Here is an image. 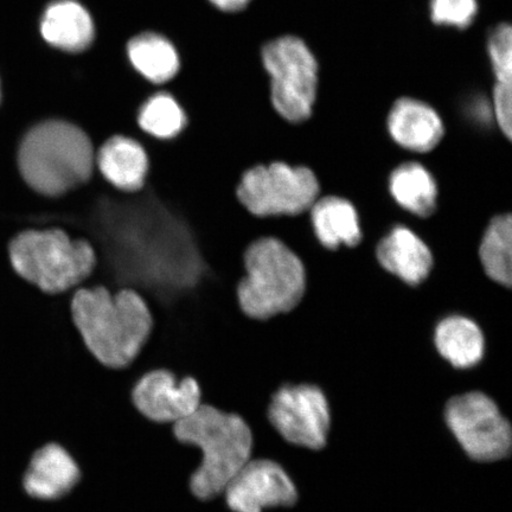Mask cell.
<instances>
[{
  "instance_id": "15",
  "label": "cell",
  "mask_w": 512,
  "mask_h": 512,
  "mask_svg": "<svg viewBox=\"0 0 512 512\" xmlns=\"http://www.w3.org/2000/svg\"><path fill=\"white\" fill-rule=\"evenodd\" d=\"M95 160L101 175L114 188L134 192L144 187L149 158L136 140L113 137L101 146Z\"/></svg>"
},
{
  "instance_id": "13",
  "label": "cell",
  "mask_w": 512,
  "mask_h": 512,
  "mask_svg": "<svg viewBox=\"0 0 512 512\" xmlns=\"http://www.w3.org/2000/svg\"><path fill=\"white\" fill-rule=\"evenodd\" d=\"M79 478V467L70 454L60 445L49 444L32 457L23 485L31 497L51 501L68 494Z\"/></svg>"
},
{
  "instance_id": "4",
  "label": "cell",
  "mask_w": 512,
  "mask_h": 512,
  "mask_svg": "<svg viewBox=\"0 0 512 512\" xmlns=\"http://www.w3.org/2000/svg\"><path fill=\"white\" fill-rule=\"evenodd\" d=\"M10 261L19 277L57 294L92 274L96 255L86 240H72L61 229L25 230L10 242Z\"/></svg>"
},
{
  "instance_id": "17",
  "label": "cell",
  "mask_w": 512,
  "mask_h": 512,
  "mask_svg": "<svg viewBox=\"0 0 512 512\" xmlns=\"http://www.w3.org/2000/svg\"><path fill=\"white\" fill-rule=\"evenodd\" d=\"M318 240L329 249L355 247L362 240L360 221L352 204L339 197H325L311 207Z\"/></svg>"
},
{
  "instance_id": "12",
  "label": "cell",
  "mask_w": 512,
  "mask_h": 512,
  "mask_svg": "<svg viewBox=\"0 0 512 512\" xmlns=\"http://www.w3.org/2000/svg\"><path fill=\"white\" fill-rule=\"evenodd\" d=\"M388 132L403 149L426 153L444 138L445 126L440 114L426 102L401 98L388 114Z\"/></svg>"
},
{
  "instance_id": "21",
  "label": "cell",
  "mask_w": 512,
  "mask_h": 512,
  "mask_svg": "<svg viewBox=\"0 0 512 512\" xmlns=\"http://www.w3.org/2000/svg\"><path fill=\"white\" fill-rule=\"evenodd\" d=\"M511 216H498L491 221L480 245V260L486 274L496 283L510 287L511 271Z\"/></svg>"
},
{
  "instance_id": "9",
  "label": "cell",
  "mask_w": 512,
  "mask_h": 512,
  "mask_svg": "<svg viewBox=\"0 0 512 512\" xmlns=\"http://www.w3.org/2000/svg\"><path fill=\"white\" fill-rule=\"evenodd\" d=\"M270 420L288 443L319 450L330 428L328 401L322 390L309 384L285 386L273 396Z\"/></svg>"
},
{
  "instance_id": "5",
  "label": "cell",
  "mask_w": 512,
  "mask_h": 512,
  "mask_svg": "<svg viewBox=\"0 0 512 512\" xmlns=\"http://www.w3.org/2000/svg\"><path fill=\"white\" fill-rule=\"evenodd\" d=\"M247 275L238 287L241 309L248 317L268 319L291 311L302 300L306 275L303 262L283 242L265 238L245 255Z\"/></svg>"
},
{
  "instance_id": "24",
  "label": "cell",
  "mask_w": 512,
  "mask_h": 512,
  "mask_svg": "<svg viewBox=\"0 0 512 512\" xmlns=\"http://www.w3.org/2000/svg\"><path fill=\"white\" fill-rule=\"evenodd\" d=\"M488 55L496 82L511 85L512 29L509 24H499L490 32L488 38Z\"/></svg>"
},
{
  "instance_id": "11",
  "label": "cell",
  "mask_w": 512,
  "mask_h": 512,
  "mask_svg": "<svg viewBox=\"0 0 512 512\" xmlns=\"http://www.w3.org/2000/svg\"><path fill=\"white\" fill-rule=\"evenodd\" d=\"M133 402L146 418L176 424L200 408L201 389L191 377L177 382L170 371L155 370L134 387Z\"/></svg>"
},
{
  "instance_id": "10",
  "label": "cell",
  "mask_w": 512,
  "mask_h": 512,
  "mask_svg": "<svg viewBox=\"0 0 512 512\" xmlns=\"http://www.w3.org/2000/svg\"><path fill=\"white\" fill-rule=\"evenodd\" d=\"M223 494L234 512L290 507L298 497L296 486L283 467L266 459L249 460L230 480Z\"/></svg>"
},
{
  "instance_id": "1",
  "label": "cell",
  "mask_w": 512,
  "mask_h": 512,
  "mask_svg": "<svg viewBox=\"0 0 512 512\" xmlns=\"http://www.w3.org/2000/svg\"><path fill=\"white\" fill-rule=\"evenodd\" d=\"M72 316L96 360L115 369L138 356L153 325L149 306L133 290L112 294L105 287L81 288L72 299Z\"/></svg>"
},
{
  "instance_id": "18",
  "label": "cell",
  "mask_w": 512,
  "mask_h": 512,
  "mask_svg": "<svg viewBox=\"0 0 512 512\" xmlns=\"http://www.w3.org/2000/svg\"><path fill=\"white\" fill-rule=\"evenodd\" d=\"M435 345L446 361L460 369L476 366L484 355L482 331L465 317L444 319L435 331Z\"/></svg>"
},
{
  "instance_id": "27",
  "label": "cell",
  "mask_w": 512,
  "mask_h": 512,
  "mask_svg": "<svg viewBox=\"0 0 512 512\" xmlns=\"http://www.w3.org/2000/svg\"><path fill=\"white\" fill-rule=\"evenodd\" d=\"M216 8L227 12H238L246 8L251 0H210Z\"/></svg>"
},
{
  "instance_id": "14",
  "label": "cell",
  "mask_w": 512,
  "mask_h": 512,
  "mask_svg": "<svg viewBox=\"0 0 512 512\" xmlns=\"http://www.w3.org/2000/svg\"><path fill=\"white\" fill-rule=\"evenodd\" d=\"M377 259L388 272L413 286L421 284L433 266L430 248L411 229L401 226L380 242Z\"/></svg>"
},
{
  "instance_id": "16",
  "label": "cell",
  "mask_w": 512,
  "mask_h": 512,
  "mask_svg": "<svg viewBox=\"0 0 512 512\" xmlns=\"http://www.w3.org/2000/svg\"><path fill=\"white\" fill-rule=\"evenodd\" d=\"M41 32L51 46L70 53L87 49L94 40L92 17L75 0L51 3L44 11Z\"/></svg>"
},
{
  "instance_id": "22",
  "label": "cell",
  "mask_w": 512,
  "mask_h": 512,
  "mask_svg": "<svg viewBox=\"0 0 512 512\" xmlns=\"http://www.w3.org/2000/svg\"><path fill=\"white\" fill-rule=\"evenodd\" d=\"M138 123L143 130L159 139H170L181 133L187 118L178 102L160 93L147 100L140 110Z\"/></svg>"
},
{
  "instance_id": "7",
  "label": "cell",
  "mask_w": 512,
  "mask_h": 512,
  "mask_svg": "<svg viewBox=\"0 0 512 512\" xmlns=\"http://www.w3.org/2000/svg\"><path fill=\"white\" fill-rule=\"evenodd\" d=\"M317 177L304 166L259 165L242 176L238 197L255 216L298 215L317 201Z\"/></svg>"
},
{
  "instance_id": "20",
  "label": "cell",
  "mask_w": 512,
  "mask_h": 512,
  "mask_svg": "<svg viewBox=\"0 0 512 512\" xmlns=\"http://www.w3.org/2000/svg\"><path fill=\"white\" fill-rule=\"evenodd\" d=\"M128 57L147 80L163 83L171 80L179 69L178 54L166 38L156 34L134 37L127 47Z\"/></svg>"
},
{
  "instance_id": "8",
  "label": "cell",
  "mask_w": 512,
  "mask_h": 512,
  "mask_svg": "<svg viewBox=\"0 0 512 512\" xmlns=\"http://www.w3.org/2000/svg\"><path fill=\"white\" fill-rule=\"evenodd\" d=\"M446 422L472 459L495 462L507 457L511 427L494 401L483 393L456 396L447 403Z\"/></svg>"
},
{
  "instance_id": "3",
  "label": "cell",
  "mask_w": 512,
  "mask_h": 512,
  "mask_svg": "<svg viewBox=\"0 0 512 512\" xmlns=\"http://www.w3.org/2000/svg\"><path fill=\"white\" fill-rule=\"evenodd\" d=\"M176 438L200 448L202 462L191 477V491L200 499L223 494L230 480L251 460L253 435L239 415L200 406L175 424Z\"/></svg>"
},
{
  "instance_id": "2",
  "label": "cell",
  "mask_w": 512,
  "mask_h": 512,
  "mask_svg": "<svg viewBox=\"0 0 512 512\" xmlns=\"http://www.w3.org/2000/svg\"><path fill=\"white\" fill-rule=\"evenodd\" d=\"M95 153L78 126L50 120L31 128L18 151L22 177L38 194L56 197L91 179Z\"/></svg>"
},
{
  "instance_id": "6",
  "label": "cell",
  "mask_w": 512,
  "mask_h": 512,
  "mask_svg": "<svg viewBox=\"0 0 512 512\" xmlns=\"http://www.w3.org/2000/svg\"><path fill=\"white\" fill-rule=\"evenodd\" d=\"M262 63L271 76L274 110L300 124L309 119L318 94L319 66L307 44L297 36H283L262 49Z\"/></svg>"
},
{
  "instance_id": "19",
  "label": "cell",
  "mask_w": 512,
  "mask_h": 512,
  "mask_svg": "<svg viewBox=\"0 0 512 512\" xmlns=\"http://www.w3.org/2000/svg\"><path fill=\"white\" fill-rule=\"evenodd\" d=\"M390 192L403 209L428 217L437 208L438 187L433 176L419 163H406L393 171Z\"/></svg>"
},
{
  "instance_id": "23",
  "label": "cell",
  "mask_w": 512,
  "mask_h": 512,
  "mask_svg": "<svg viewBox=\"0 0 512 512\" xmlns=\"http://www.w3.org/2000/svg\"><path fill=\"white\" fill-rule=\"evenodd\" d=\"M478 0H431L432 22L439 27L465 30L476 21Z\"/></svg>"
},
{
  "instance_id": "26",
  "label": "cell",
  "mask_w": 512,
  "mask_h": 512,
  "mask_svg": "<svg viewBox=\"0 0 512 512\" xmlns=\"http://www.w3.org/2000/svg\"><path fill=\"white\" fill-rule=\"evenodd\" d=\"M467 113H469L472 119H475L477 123L488 124L494 119L492 114L491 101L485 99L482 95H473L469 100L466 101Z\"/></svg>"
},
{
  "instance_id": "25",
  "label": "cell",
  "mask_w": 512,
  "mask_h": 512,
  "mask_svg": "<svg viewBox=\"0 0 512 512\" xmlns=\"http://www.w3.org/2000/svg\"><path fill=\"white\" fill-rule=\"evenodd\" d=\"M492 114L504 136L511 139L512 136V95L511 85L498 83L494 87L491 99Z\"/></svg>"
}]
</instances>
